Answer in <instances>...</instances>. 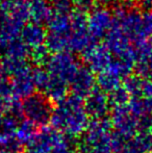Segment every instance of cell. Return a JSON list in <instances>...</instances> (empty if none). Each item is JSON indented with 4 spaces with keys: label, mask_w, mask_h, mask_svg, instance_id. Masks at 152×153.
Masks as SVG:
<instances>
[{
    "label": "cell",
    "mask_w": 152,
    "mask_h": 153,
    "mask_svg": "<svg viewBox=\"0 0 152 153\" xmlns=\"http://www.w3.org/2000/svg\"><path fill=\"white\" fill-rule=\"evenodd\" d=\"M52 128L70 137H80L90 124L89 115L82 99L77 96H67L53 107L50 118Z\"/></svg>",
    "instance_id": "1"
},
{
    "label": "cell",
    "mask_w": 152,
    "mask_h": 153,
    "mask_svg": "<svg viewBox=\"0 0 152 153\" xmlns=\"http://www.w3.org/2000/svg\"><path fill=\"white\" fill-rule=\"evenodd\" d=\"M115 25L136 47L145 44L152 36V10L139 12L123 3L115 10Z\"/></svg>",
    "instance_id": "2"
},
{
    "label": "cell",
    "mask_w": 152,
    "mask_h": 153,
    "mask_svg": "<svg viewBox=\"0 0 152 153\" xmlns=\"http://www.w3.org/2000/svg\"><path fill=\"white\" fill-rule=\"evenodd\" d=\"M106 119L93 120L80 135L78 153H115V132Z\"/></svg>",
    "instance_id": "3"
},
{
    "label": "cell",
    "mask_w": 152,
    "mask_h": 153,
    "mask_svg": "<svg viewBox=\"0 0 152 153\" xmlns=\"http://www.w3.org/2000/svg\"><path fill=\"white\" fill-rule=\"evenodd\" d=\"M150 119H143L136 116L129 106L114 107L110 117L112 127L117 134L124 137H130L147 129L150 123Z\"/></svg>",
    "instance_id": "4"
},
{
    "label": "cell",
    "mask_w": 152,
    "mask_h": 153,
    "mask_svg": "<svg viewBox=\"0 0 152 153\" xmlns=\"http://www.w3.org/2000/svg\"><path fill=\"white\" fill-rule=\"evenodd\" d=\"M134 68L132 59H114L110 64L98 74L97 85L100 90L105 93H112L121 87L122 80L128 77Z\"/></svg>",
    "instance_id": "5"
},
{
    "label": "cell",
    "mask_w": 152,
    "mask_h": 153,
    "mask_svg": "<svg viewBox=\"0 0 152 153\" xmlns=\"http://www.w3.org/2000/svg\"><path fill=\"white\" fill-rule=\"evenodd\" d=\"M53 107L45 95L33 94L21 103V115L36 126H44L50 122Z\"/></svg>",
    "instance_id": "6"
},
{
    "label": "cell",
    "mask_w": 152,
    "mask_h": 153,
    "mask_svg": "<svg viewBox=\"0 0 152 153\" xmlns=\"http://www.w3.org/2000/svg\"><path fill=\"white\" fill-rule=\"evenodd\" d=\"M46 70L49 75L64 81L70 85L72 79L80 69L77 59L69 51L55 52L49 56L46 64Z\"/></svg>",
    "instance_id": "7"
},
{
    "label": "cell",
    "mask_w": 152,
    "mask_h": 153,
    "mask_svg": "<svg viewBox=\"0 0 152 153\" xmlns=\"http://www.w3.org/2000/svg\"><path fill=\"white\" fill-rule=\"evenodd\" d=\"M93 39L87 29V15L85 12L75 10L72 15V27L70 34L69 52L82 53L90 45L93 44Z\"/></svg>",
    "instance_id": "8"
},
{
    "label": "cell",
    "mask_w": 152,
    "mask_h": 153,
    "mask_svg": "<svg viewBox=\"0 0 152 153\" xmlns=\"http://www.w3.org/2000/svg\"><path fill=\"white\" fill-rule=\"evenodd\" d=\"M114 23V16L106 6L92 8L87 15V29L94 41L106 38L108 32L112 30Z\"/></svg>",
    "instance_id": "9"
},
{
    "label": "cell",
    "mask_w": 152,
    "mask_h": 153,
    "mask_svg": "<svg viewBox=\"0 0 152 153\" xmlns=\"http://www.w3.org/2000/svg\"><path fill=\"white\" fill-rule=\"evenodd\" d=\"M152 137L148 131H141L130 137L115 132V153H151Z\"/></svg>",
    "instance_id": "10"
},
{
    "label": "cell",
    "mask_w": 152,
    "mask_h": 153,
    "mask_svg": "<svg viewBox=\"0 0 152 153\" xmlns=\"http://www.w3.org/2000/svg\"><path fill=\"white\" fill-rule=\"evenodd\" d=\"M105 46L115 59L136 61V50L133 48V44L119 27L116 26L115 23L112 30L108 32L105 38Z\"/></svg>",
    "instance_id": "11"
},
{
    "label": "cell",
    "mask_w": 152,
    "mask_h": 153,
    "mask_svg": "<svg viewBox=\"0 0 152 153\" xmlns=\"http://www.w3.org/2000/svg\"><path fill=\"white\" fill-rule=\"evenodd\" d=\"M10 88L18 99H25L35 94L37 85L35 81L33 68L25 64L10 75Z\"/></svg>",
    "instance_id": "12"
},
{
    "label": "cell",
    "mask_w": 152,
    "mask_h": 153,
    "mask_svg": "<svg viewBox=\"0 0 152 153\" xmlns=\"http://www.w3.org/2000/svg\"><path fill=\"white\" fill-rule=\"evenodd\" d=\"M62 134L52 127H43L24 146V153H53Z\"/></svg>",
    "instance_id": "13"
},
{
    "label": "cell",
    "mask_w": 152,
    "mask_h": 153,
    "mask_svg": "<svg viewBox=\"0 0 152 153\" xmlns=\"http://www.w3.org/2000/svg\"><path fill=\"white\" fill-rule=\"evenodd\" d=\"M83 61L93 72H102L112 62V53L104 45L93 43L82 52Z\"/></svg>",
    "instance_id": "14"
},
{
    "label": "cell",
    "mask_w": 152,
    "mask_h": 153,
    "mask_svg": "<svg viewBox=\"0 0 152 153\" xmlns=\"http://www.w3.org/2000/svg\"><path fill=\"white\" fill-rule=\"evenodd\" d=\"M85 107L89 117L94 120L105 119L110 108V98L102 90L95 89L85 97Z\"/></svg>",
    "instance_id": "15"
},
{
    "label": "cell",
    "mask_w": 152,
    "mask_h": 153,
    "mask_svg": "<svg viewBox=\"0 0 152 153\" xmlns=\"http://www.w3.org/2000/svg\"><path fill=\"white\" fill-rule=\"evenodd\" d=\"M96 78L94 72L87 67H80L78 72L70 83V88L74 96L85 98L92 91L95 90Z\"/></svg>",
    "instance_id": "16"
},
{
    "label": "cell",
    "mask_w": 152,
    "mask_h": 153,
    "mask_svg": "<svg viewBox=\"0 0 152 153\" xmlns=\"http://www.w3.org/2000/svg\"><path fill=\"white\" fill-rule=\"evenodd\" d=\"M134 68L138 76L152 79V43H145L136 49Z\"/></svg>",
    "instance_id": "17"
},
{
    "label": "cell",
    "mask_w": 152,
    "mask_h": 153,
    "mask_svg": "<svg viewBox=\"0 0 152 153\" xmlns=\"http://www.w3.org/2000/svg\"><path fill=\"white\" fill-rule=\"evenodd\" d=\"M47 32L43 25L30 23L23 27L20 33V39L30 50L44 46L47 41Z\"/></svg>",
    "instance_id": "18"
},
{
    "label": "cell",
    "mask_w": 152,
    "mask_h": 153,
    "mask_svg": "<svg viewBox=\"0 0 152 153\" xmlns=\"http://www.w3.org/2000/svg\"><path fill=\"white\" fill-rule=\"evenodd\" d=\"M29 17L33 23L43 25L52 16V3L49 0H28Z\"/></svg>",
    "instance_id": "19"
},
{
    "label": "cell",
    "mask_w": 152,
    "mask_h": 153,
    "mask_svg": "<svg viewBox=\"0 0 152 153\" xmlns=\"http://www.w3.org/2000/svg\"><path fill=\"white\" fill-rule=\"evenodd\" d=\"M68 88H69L68 83L49 75V79L47 81L45 88L43 89V92L45 93V96L49 100L59 102L61 100H63V99H65L67 97Z\"/></svg>",
    "instance_id": "20"
},
{
    "label": "cell",
    "mask_w": 152,
    "mask_h": 153,
    "mask_svg": "<svg viewBox=\"0 0 152 153\" xmlns=\"http://www.w3.org/2000/svg\"><path fill=\"white\" fill-rule=\"evenodd\" d=\"M2 50H3V57L10 59L26 61L28 55H30V49L21 41L20 38L6 45Z\"/></svg>",
    "instance_id": "21"
},
{
    "label": "cell",
    "mask_w": 152,
    "mask_h": 153,
    "mask_svg": "<svg viewBox=\"0 0 152 153\" xmlns=\"http://www.w3.org/2000/svg\"><path fill=\"white\" fill-rule=\"evenodd\" d=\"M36 125L33 124L31 122L24 120V121H21L19 123L18 127H17L16 130V141L17 144L19 146L22 145L25 146L31 139L33 137V135L37 132V129H36Z\"/></svg>",
    "instance_id": "22"
},
{
    "label": "cell",
    "mask_w": 152,
    "mask_h": 153,
    "mask_svg": "<svg viewBox=\"0 0 152 153\" xmlns=\"http://www.w3.org/2000/svg\"><path fill=\"white\" fill-rule=\"evenodd\" d=\"M145 81L140 76H132L129 75L124 79L123 88L126 90L131 97H136L143 95V89H144Z\"/></svg>",
    "instance_id": "23"
},
{
    "label": "cell",
    "mask_w": 152,
    "mask_h": 153,
    "mask_svg": "<svg viewBox=\"0 0 152 153\" xmlns=\"http://www.w3.org/2000/svg\"><path fill=\"white\" fill-rule=\"evenodd\" d=\"M108 98H110V105H114V107H118L127 105L131 99V96L123 87H120L112 93H110Z\"/></svg>",
    "instance_id": "24"
},
{
    "label": "cell",
    "mask_w": 152,
    "mask_h": 153,
    "mask_svg": "<svg viewBox=\"0 0 152 153\" xmlns=\"http://www.w3.org/2000/svg\"><path fill=\"white\" fill-rule=\"evenodd\" d=\"M48 47L47 46H41L39 48L33 49L30 50V56L31 59L36 62L37 65H43V64H46L47 61L49 59V55H48Z\"/></svg>",
    "instance_id": "25"
},
{
    "label": "cell",
    "mask_w": 152,
    "mask_h": 153,
    "mask_svg": "<svg viewBox=\"0 0 152 153\" xmlns=\"http://www.w3.org/2000/svg\"><path fill=\"white\" fill-rule=\"evenodd\" d=\"M140 4L144 8H146V10H152V0H139Z\"/></svg>",
    "instance_id": "26"
},
{
    "label": "cell",
    "mask_w": 152,
    "mask_h": 153,
    "mask_svg": "<svg viewBox=\"0 0 152 153\" xmlns=\"http://www.w3.org/2000/svg\"><path fill=\"white\" fill-rule=\"evenodd\" d=\"M118 0H99V2L102 4L103 6H108V5H112V4L116 3Z\"/></svg>",
    "instance_id": "27"
},
{
    "label": "cell",
    "mask_w": 152,
    "mask_h": 153,
    "mask_svg": "<svg viewBox=\"0 0 152 153\" xmlns=\"http://www.w3.org/2000/svg\"><path fill=\"white\" fill-rule=\"evenodd\" d=\"M4 117H5V115H4V111L0 107V127H1V125H2V122H3V120H4Z\"/></svg>",
    "instance_id": "28"
},
{
    "label": "cell",
    "mask_w": 152,
    "mask_h": 153,
    "mask_svg": "<svg viewBox=\"0 0 152 153\" xmlns=\"http://www.w3.org/2000/svg\"><path fill=\"white\" fill-rule=\"evenodd\" d=\"M147 131L150 133V135L152 137V119H151L150 123H149V126H148V128H147Z\"/></svg>",
    "instance_id": "29"
},
{
    "label": "cell",
    "mask_w": 152,
    "mask_h": 153,
    "mask_svg": "<svg viewBox=\"0 0 152 153\" xmlns=\"http://www.w3.org/2000/svg\"><path fill=\"white\" fill-rule=\"evenodd\" d=\"M134 1H136V0H123V3L128 4V5H131Z\"/></svg>",
    "instance_id": "30"
},
{
    "label": "cell",
    "mask_w": 152,
    "mask_h": 153,
    "mask_svg": "<svg viewBox=\"0 0 152 153\" xmlns=\"http://www.w3.org/2000/svg\"><path fill=\"white\" fill-rule=\"evenodd\" d=\"M2 1H3V0H0V3H1V2H2Z\"/></svg>",
    "instance_id": "31"
},
{
    "label": "cell",
    "mask_w": 152,
    "mask_h": 153,
    "mask_svg": "<svg viewBox=\"0 0 152 153\" xmlns=\"http://www.w3.org/2000/svg\"><path fill=\"white\" fill-rule=\"evenodd\" d=\"M0 52H1V48H0Z\"/></svg>",
    "instance_id": "32"
}]
</instances>
